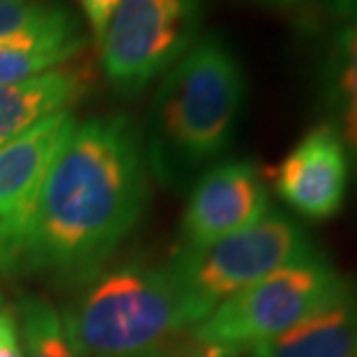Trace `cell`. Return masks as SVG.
<instances>
[{"label":"cell","instance_id":"6da1fadb","mask_svg":"<svg viewBox=\"0 0 357 357\" xmlns=\"http://www.w3.org/2000/svg\"><path fill=\"white\" fill-rule=\"evenodd\" d=\"M146 143L129 116L70 120L40 189L21 272L88 277L141 222Z\"/></svg>","mask_w":357,"mask_h":357},{"label":"cell","instance_id":"7a4b0ae2","mask_svg":"<svg viewBox=\"0 0 357 357\" xmlns=\"http://www.w3.org/2000/svg\"><path fill=\"white\" fill-rule=\"evenodd\" d=\"M247 79L224 35L208 33L164 72L150 109L146 159L169 185H182L224 155L238 134Z\"/></svg>","mask_w":357,"mask_h":357},{"label":"cell","instance_id":"3957f363","mask_svg":"<svg viewBox=\"0 0 357 357\" xmlns=\"http://www.w3.org/2000/svg\"><path fill=\"white\" fill-rule=\"evenodd\" d=\"M63 328L77 357H173L194 321L169 265H123L65 311Z\"/></svg>","mask_w":357,"mask_h":357},{"label":"cell","instance_id":"277c9868","mask_svg":"<svg viewBox=\"0 0 357 357\" xmlns=\"http://www.w3.org/2000/svg\"><path fill=\"white\" fill-rule=\"evenodd\" d=\"M355 288L318 254L286 265L222 302L189 332L201 357H238L321 314Z\"/></svg>","mask_w":357,"mask_h":357},{"label":"cell","instance_id":"5b68a950","mask_svg":"<svg viewBox=\"0 0 357 357\" xmlns=\"http://www.w3.org/2000/svg\"><path fill=\"white\" fill-rule=\"evenodd\" d=\"M318 249L298 222L284 212H268L238 231L196 252H178L169 268L185 293L194 325L222 302L286 265L309 261Z\"/></svg>","mask_w":357,"mask_h":357},{"label":"cell","instance_id":"8992f818","mask_svg":"<svg viewBox=\"0 0 357 357\" xmlns=\"http://www.w3.org/2000/svg\"><path fill=\"white\" fill-rule=\"evenodd\" d=\"M205 0H120L100 51L106 81L134 97L178 63L201 37Z\"/></svg>","mask_w":357,"mask_h":357},{"label":"cell","instance_id":"52a82bcc","mask_svg":"<svg viewBox=\"0 0 357 357\" xmlns=\"http://www.w3.org/2000/svg\"><path fill=\"white\" fill-rule=\"evenodd\" d=\"M70 120V111L56 113L0 146V270L7 275L21 272L40 189Z\"/></svg>","mask_w":357,"mask_h":357},{"label":"cell","instance_id":"ba28073f","mask_svg":"<svg viewBox=\"0 0 357 357\" xmlns=\"http://www.w3.org/2000/svg\"><path fill=\"white\" fill-rule=\"evenodd\" d=\"M270 212L261 171L249 159H224L196 178L182 217V252L245 231Z\"/></svg>","mask_w":357,"mask_h":357},{"label":"cell","instance_id":"9c48e42d","mask_svg":"<svg viewBox=\"0 0 357 357\" xmlns=\"http://www.w3.org/2000/svg\"><path fill=\"white\" fill-rule=\"evenodd\" d=\"M351 155L332 123L311 127L270 171L275 192L311 222L332 219L344 208Z\"/></svg>","mask_w":357,"mask_h":357},{"label":"cell","instance_id":"30bf717a","mask_svg":"<svg viewBox=\"0 0 357 357\" xmlns=\"http://www.w3.org/2000/svg\"><path fill=\"white\" fill-rule=\"evenodd\" d=\"M314 24L328 30L323 90L332 125L357 164V0H314Z\"/></svg>","mask_w":357,"mask_h":357},{"label":"cell","instance_id":"8fae6325","mask_svg":"<svg viewBox=\"0 0 357 357\" xmlns=\"http://www.w3.org/2000/svg\"><path fill=\"white\" fill-rule=\"evenodd\" d=\"M88 47V35L70 7L51 3L40 21L0 40V86L33 79Z\"/></svg>","mask_w":357,"mask_h":357},{"label":"cell","instance_id":"7c38bea8","mask_svg":"<svg viewBox=\"0 0 357 357\" xmlns=\"http://www.w3.org/2000/svg\"><path fill=\"white\" fill-rule=\"evenodd\" d=\"M88 65H60L33 79L0 86V146L40 120L70 111L90 88Z\"/></svg>","mask_w":357,"mask_h":357},{"label":"cell","instance_id":"4fadbf2b","mask_svg":"<svg viewBox=\"0 0 357 357\" xmlns=\"http://www.w3.org/2000/svg\"><path fill=\"white\" fill-rule=\"evenodd\" d=\"M249 357H357V295L252 348Z\"/></svg>","mask_w":357,"mask_h":357},{"label":"cell","instance_id":"5bb4252c","mask_svg":"<svg viewBox=\"0 0 357 357\" xmlns=\"http://www.w3.org/2000/svg\"><path fill=\"white\" fill-rule=\"evenodd\" d=\"M21 314V353L24 357H77L65 337L63 318L40 298H24Z\"/></svg>","mask_w":357,"mask_h":357},{"label":"cell","instance_id":"9a60e30c","mask_svg":"<svg viewBox=\"0 0 357 357\" xmlns=\"http://www.w3.org/2000/svg\"><path fill=\"white\" fill-rule=\"evenodd\" d=\"M51 10V3H33V0H0V40L14 35L30 24L40 21Z\"/></svg>","mask_w":357,"mask_h":357},{"label":"cell","instance_id":"2e32d148","mask_svg":"<svg viewBox=\"0 0 357 357\" xmlns=\"http://www.w3.org/2000/svg\"><path fill=\"white\" fill-rule=\"evenodd\" d=\"M83 17H86L90 30H93L97 44H100L102 35L106 26H109V21L113 17V12H116V7L120 5V0H77Z\"/></svg>","mask_w":357,"mask_h":357},{"label":"cell","instance_id":"e0dca14e","mask_svg":"<svg viewBox=\"0 0 357 357\" xmlns=\"http://www.w3.org/2000/svg\"><path fill=\"white\" fill-rule=\"evenodd\" d=\"M0 357H24L21 353L19 325L12 309H0Z\"/></svg>","mask_w":357,"mask_h":357},{"label":"cell","instance_id":"ac0fdd59","mask_svg":"<svg viewBox=\"0 0 357 357\" xmlns=\"http://www.w3.org/2000/svg\"><path fill=\"white\" fill-rule=\"evenodd\" d=\"M263 3H272V5H293V3H300V0H263Z\"/></svg>","mask_w":357,"mask_h":357},{"label":"cell","instance_id":"d6986e66","mask_svg":"<svg viewBox=\"0 0 357 357\" xmlns=\"http://www.w3.org/2000/svg\"><path fill=\"white\" fill-rule=\"evenodd\" d=\"M0 309H7V305H5V300H3V295H0Z\"/></svg>","mask_w":357,"mask_h":357}]
</instances>
